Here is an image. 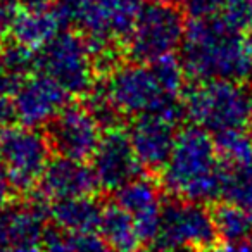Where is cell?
Listing matches in <instances>:
<instances>
[{
  "label": "cell",
  "mask_w": 252,
  "mask_h": 252,
  "mask_svg": "<svg viewBox=\"0 0 252 252\" xmlns=\"http://www.w3.org/2000/svg\"><path fill=\"white\" fill-rule=\"evenodd\" d=\"M180 50L185 73L197 81L252 76V35L220 19H190Z\"/></svg>",
  "instance_id": "6da1fadb"
},
{
  "label": "cell",
  "mask_w": 252,
  "mask_h": 252,
  "mask_svg": "<svg viewBox=\"0 0 252 252\" xmlns=\"http://www.w3.org/2000/svg\"><path fill=\"white\" fill-rule=\"evenodd\" d=\"M162 171V187L180 200L209 202L223 193L224 173L216 142L200 126H187L176 135L175 147Z\"/></svg>",
  "instance_id": "7a4b0ae2"
},
{
  "label": "cell",
  "mask_w": 252,
  "mask_h": 252,
  "mask_svg": "<svg viewBox=\"0 0 252 252\" xmlns=\"http://www.w3.org/2000/svg\"><path fill=\"white\" fill-rule=\"evenodd\" d=\"M102 88L119 116H162L171 121L182 116L180 94L166 87L152 63L135 61L114 67Z\"/></svg>",
  "instance_id": "3957f363"
},
{
  "label": "cell",
  "mask_w": 252,
  "mask_h": 252,
  "mask_svg": "<svg viewBox=\"0 0 252 252\" xmlns=\"http://www.w3.org/2000/svg\"><path fill=\"white\" fill-rule=\"evenodd\" d=\"M183 112L209 133L244 130L251 121L252 95L244 81H197L183 94Z\"/></svg>",
  "instance_id": "277c9868"
},
{
  "label": "cell",
  "mask_w": 252,
  "mask_h": 252,
  "mask_svg": "<svg viewBox=\"0 0 252 252\" xmlns=\"http://www.w3.org/2000/svg\"><path fill=\"white\" fill-rule=\"evenodd\" d=\"M142 0H59V12L92 43L95 56L128 38Z\"/></svg>",
  "instance_id": "5b68a950"
},
{
  "label": "cell",
  "mask_w": 252,
  "mask_h": 252,
  "mask_svg": "<svg viewBox=\"0 0 252 252\" xmlns=\"http://www.w3.org/2000/svg\"><path fill=\"white\" fill-rule=\"evenodd\" d=\"M36 69L50 76L69 95L92 90L95 50L80 32H61L36 54Z\"/></svg>",
  "instance_id": "8992f818"
},
{
  "label": "cell",
  "mask_w": 252,
  "mask_h": 252,
  "mask_svg": "<svg viewBox=\"0 0 252 252\" xmlns=\"http://www.w3.org/2000/svg\"><path fill=\"white\" fill-rule=\"evenodd\" d=\"M185 28L178 5L164 2L144 4L126 38L128 52L138 63H152L175 54L182 47Z\"/></svg>",
  "instance_id": "52a82bcc"
},
{
  "label": "cell",
  "mask_w": 252,
  "mask_h": 252,
  "mask_svg": "<svg viewBox=\"0 0 252 252\" xmlns=\"http://www.w3.org/2000/svg\"><path fill=\"white\" fill-rule=\"evenodd\" d=\"M52 145L47 135L26 125L0 128V162L4 164L14 190H32L50 162Z\"/></svg>",
  "instance_id": "ba28073f"
},
{
  "label": "cell",
  "mask_w": 252,
  "mask_h": 252,
  "mask_svg": "<svg viewBox=\"0 0 252 252\" xmlns=\"http://www.w3.org/2000/svg\"><path fill=\"white\" fill-rule=\"evenodd\" d=\"M218 238L211 211L202 202L182 200L164 206L154 244L158 252H199L213 249Z\"/></svg>",
  "instance_id": "9c48e42d"
},
{
  "label": "cell",
  "mask_w": 252,
  "mask_h": 252,
  "mask_svg": "<svg viewBox=\"0 0 252 252\" xmlns=\"http://www.w3.org/2000/svg\"><path fill=\"white\" fill-rule=\"evenodd\" d=\"M49 142L61 158L88 161L94 158L102 138L100 121L90 107L67 104L49 123Z\"/></svg>",
  "instance_id": "30bf717a"
},
{
  "label": "cell",
  "mask_w": 252,
  "mask_h": 252,
  "mask_svg": "<svg viewBox=\"0 0 252 252\" xmlns=\"http://www.w3.org/2000/svg\"><path fill=\"white\" fill-rule=\"evenodd\" d=\"M92 162L98 187L114 192L140 176L142 169V164L131 145L130 135L119 126H111L102 135Z\"/></svg>",
  "instance_id": "8fae6325"
},
{
  "label": "cell",
  "mask_w": 252,
  "mask_h": 252,
  "mask_svg": "<svg viewBox=\"0 0 252 252\" xmlns=\"http://www.w3.org/2000/svg\"><path fill=\"white\" fill-rule=\"evenodd\" d=\"M69 94L57 81L43 73L26 76L12 97L14 116L21 125L36 126L49 125L67 105Z\"/></svg>",
  "instance_id": "7c38bea8"
},
{
  "label": "cell",
  "mask_w": 252,
  "mask_h": 252,
  "mask_svg": "<svg viewBox=\"0 0 252 252\" xmlns=\"http://www.w3.org/2000/svg\"><path fill=\"white\" fill-rule=\"evenodd\" d=\"M128 135L142 168L161 171L175 147L178 131L176 121L162 116H142L135 118Z\"/></svg>",
  "instance_id": "4fadbf2b"
},
{
  "label": "cell",
  "mask_w": 252,
  "mask_h": 252,
  "mask_svg": "<svg viewBox=\"0 0 252 252\" xmlns=\"http://www.w3.org/2000/svg\"><path fill=\"white\" fill-rule=\"evenodd\" d=\"M116 204L133 218L144 242H154L162 218V200L158 185L151 178L137 176L116 190Z\"/></svg>",
  "instance_id": "5bb4252c"
},
{
  "label": "cell",
  "mask_w": 252,
  "mask_h": 252,
  "mask_svg": "<svg viewBox=\"0 0 252 252\" xmlns=\"http://www.w3.org/2000/svg\"><path fill=\"white\" fill-rule=\"evenodd\" d=\"M97 187V176L90 166L85 164V161L67 158L50 161L38 183L42 197L52 202L71 197L94 195Z\"/></svg>",
  "instance_id": "9a60e30c"
},
{
  "label": "cell",
  "mask_w": 252,
  "mask_h": 252,
  "mask_svg": "<svg viewBox=\"0 0 252 252\" xmlns=\"http://www.w3.org/2000/svg\"><path fill=\"white\" fill-rule=\"evenodd\" d=\"M45 233V209L42 204L26 202L0 209V247L36 245Z\"/></svg>",
  "instance_id": "2e32d148"
},
{
  "label": "cell",
  "mask_w": 252,
  "mask_h": 252,
  "mask_svg": "<svg viewBox=\"0 0 252 252\" xmlns=\"http://www.w3.org/2000/svg\"><path fill=\"white\" fill-rule=\"evenodd\" d=\"M63 23L59 9H50L49 4L26 5L25 9H19L9 35L14 38V43L40 50L59 35Z\"/></svg>",
  "instance_id": "e0dca14e"
},
{
  "label": "cell",
  "mask_w": 252,
  "mask_h": 252,
  "mask_svg": "<svg viewBox=\"0 0 252 252\" xmlns=\"http://www.w3.org/2000/svg\"><path fill=\"white\" fill-rule=\"evenodd\" d=\"M104 207L94 195L54 200L49 209L56 226L69 231H98Z\"/></svg>",
  "instance_id": "ac0fdd59"
},
{
  "label": "cell",
  "mask_w": 252,
  "mask_h": 252,
  "mask_svg": "<svg viewBox=\"0 0 252 252\" xmlns=\"http://www.w3.org/2000/svg\"><path fill=\"white\" fill-rule=\"evenodd\" d=\"M98 231L112 252H140L144 244L133 218L118 204L104 207Z\"/></svg>",
  "instance_id": "d6986e66"
},
{
  "label": "cell",
  "mask_w": 252,
  "mask_h": 252,
  "mask_svg": "<svg viewBox=\"0 0 252 252\" xmlns=\"http://www.w3.org/2000/svg\"><path fill=\"white\" fill-rule=\"evenodd\" d=\"M192 18L220 19L245 30L252 23V0H187Z\"/></svg>",
  "instance_id": "ffe728a7"
},
{
  "label": "cell",
  "mask_w": 252,
  "mask_h": 252,
  "mask_svg": "<svg viewBox=\"0 0 252 252\" xmlns=\"http://www.w3.org/2000/svg\"><path fill=\"white\" fill-rule=\"evenodd\" d=\"M42 247L43 252H112L97 231H69L59 226L45 230Z\"/></svg>",
  "instance_id": "44dd1931"
},
{
  "label": "cell",
  "mask_w": 252,
  "mask_h": 252,
  "mask_svg": "<svg viewBox=\"0 0 252 252\" xmlns=\"http://www.w3.org/2000/svg\"><path fill=\"white\" fill-rule=\"evenodd\" d=\"M218 237L224 242H237L252 235V213L247 209L224 202L213 213Z\"/></svg>",
  "instance_id": "7402d4cb"
},
{
  "label": "cell",
  "mask_w": 252,
  "mask_h": 252,
  "mask_svg": "<svg viewBox=\"0 0 252 252\" xmlns=\"http://www.w3.org/2000/svg\"><path fill=\"white\" fill-rule=\"evenodd\" d=\"M214 142H216L218 154L226 168H235V166H244L252 162V137H249L244 130L218 133Z\"/></svg>",
  "instance_id": "603a6c76"
},
{
  "label": "cell",
  "mask_w": 252,
  "mask_h": 252,
  "mask_svg": "<svg viewBox=\"0 0 252 252\" xmlns=\"http://www.w3.org/2000/svg\"><path fill=\"white\" fill-rule=\"evenodd\" d=\"M221 197L226 202L252 213V162L226 168Z\"/></svg>",
  "instance_id": "cb8c5ba5"
},
{
  "label": "cell",
  "mask_w": 252,
  "mask_h": 252,
  "mask_svg": "<svg viewBox=\"0 0 252 252\" xmlns=\"http://www.w3.org/2000/svg\"><path fill=\"white\" fill-rule=\"evenodd\" d=\"M19 9L16 0H0V36L9 35Z\"/></svg>",
  "instance_id": "d4e9b609"
},
{
  "label": "cell",
  "mask_w": 252,
  "mask_h": 252,
  "mask_svg": "<svg viewBox=\"0 0 252 252\" xmlns=\"http://www.w3.org/2000/svg\"><path fill=\"white\" fill-rule=\"evenodd\" d=\"M19 83L21 81L11 73V69L0 56V97H9V94H14Z\"/></svg>",
  "instance_id": "484cf974"
},
{
  "label": "cell",
  "mask_w": 252,
  "mask_h": 252,
  "mask_svg": "<svg viewBox=\"0 0 252 252\" xmlns=\"http://www.w3.org/2000/svg\"><path fill=\"white\" fill-rule=\"evenodd\" d=\"M211 252H252V235L237 242H224V245L214 247Z\"/></svg>",
  "instance_id": "4316f807"
},
{
  "label": "cell",
  "mask_w": 252,
  "mask_h": 252,
  "mask_svg": "<svg viewBox=\"0 0 252 252\" xmlns=\"http://www.w3.org/2000/svg\"><path fill=\"white\" fill-rule=\"evenodd\" d=\"M12 190L14 189H12V183H11V180H9L7 171H5L4 164L0 162V209L4 206H7Z\"/></svg>",
  "instance_id": "83f0119b"
},
{
  "label": "cell",
  "mask_w": 252,
  "mask_h": 252,
  "mask_svg": "<svg viewBox=\"0 0 252 252\" xmlns=\"http://www.w3.org/2000/svg\"><path fill=\"white\" fill-rule=\"evenodd\" d=\"M0 252H43L36 245H16V247H0Z\"/></svg>",
  "instance_id": "f1b7e54d"
},
{
  "label": "cell",
  "mask_w": 252,
  "mask_h": 252,
  "mask_svg": "<svg viewBox=\"0 0 252 252\" xmlns=\"http://www.w3.org/2000/svg\"><path fill=\"white\" fill-rule=\"evenodd\" d=\"M26 5H45L49 4V0H25Z\"/></svg>",
  "instance_id": "f546056e"
},
{
  "label": "cell",
  "mask_w": 252,
  "mask_h": 252,
  "mask_svg": "<svg viewBox=\"0 0 252 252\" xmlns=\"http://www.w3.org/2000/svg\"><path fill=\"white\" fill-rule=\"evenodd\" d=\"M154 2H164V4H175V5H178V4H182V2H185V0H154Z\"/></svg>",
  "instance_id": "4dcf8cb0"
},
{
  "label": "cell",
  "mask_w": 252,
  "mask_h": 252,
  "mask_svg": "<svg viewBox=\"0 0 252 252\" xmlns=\"http://www.w3.org/2000/svg\"><path fill=\"white\" fill-rule=\"evenodd\" d=\"M249 123H251V126H252V111H251V121H249Z\"/></svg>",
  "instance_id": "1f68e13d"
}]
</instances>
